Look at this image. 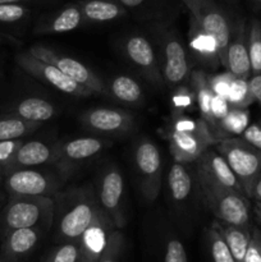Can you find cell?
I'll return each mask as SVG.
<instances>
[{"label": "cell", "instance_id": "1", "mask_svg": "<svg viewBox=\"0 0 261 262\" xmlns=\"http://www.w3.org/2000/svg\"><path fill=\"white\" fill-rule=\"evenodd\" d=\"M54 202L56 237L61 242L79 241L100 209L96 192L90 184L59 191L54 196Z\"/></svg>", "mask_w": 261, "mask_h": 262}, {"label": "cell", "instance_id": "2", "mask_svg": "<svg viewBox=\"0 0 261 262\" xmlns=\"http://www.w3.org/2000/svg\"><path fill=\"white\" fill-rule=\"evenodd\" d=\"M54 197L10 196L0 219L2 235L20 228L49 229L54 223Z\"/></svg>", "mask_w": 261, "mask_h": 262}, {"label": "cell", "instance_id": "3", "mask_svg": "<svg viewBox=\"0 0 261 262\" xmlns=\"http://www.w3.org/2000/svg\"><path fill=\"white\" fill-rule=\"evenodd\" d=\"M215 150L225 159L245 194L251 199L252 187L261 170V151L237 137L222 138L215 143Z\"/></svg>", "mask_w": 261, "mask_h": 262}, {"label": "cell", "instance_id": "4", "mask_svg": "<svg viewBox=\"0 0 261 262\" xmlns=\"http://www.w3.org/2000/svg\"><path fill=\"white\" fill-rule=\"evenodd\" d=\"M182 2L191 13V18H193L206 32L214 37L217 46L220 64L225 67L227 50L233 26L227 13L214 0H182Z\"/></svg>", "mask_w": 261, "mask_h": 262}, {"label": "cell", "instance_id": "5", "mask_svg": "<svg viewBox=\"0 0 261 262\" xmlns=\"http://www.w3.org/2000/svg\"><path fill=\"white\" fill-rule=\"evenodd\" d=\"M200 188L207 209L216 220L237 227H251L250 202L245 193L217 187L200 186Z\"/></svg>", "mask_w": 261, "mask_h": 262}, {"label": "cell", "instance_id": "6", "mask_svg": "<svg viewBox=\"0 0 261 262\" xmlns=\"http://www.w3.org/2000/svg\"><path fill=\"white\" fill-rule=\"evenodd\" d=\"M5 189L10 196L54 197L64 184L67 177H59L35 168L17 169L4 173Z\"/></svg>", "mask_w": 261, "mask_h": 262}, {"label": "cell", "instance_id": "7", "mask_svg": "<svg viewBox=\"0 0 261 262\" xmlns=\"http://www.w3.org/2000/svg\"><path fill=\"white\" fill-rule=\"evenodd\" d=\"M95 192L102 211L118 229L124 228V179L122 171L113 164L105 166L100 171Z\"/></svg>", "mask_w": 261, "mask_h": 262}, {"label": "cell", "instance_id": "8", "mask_svg": "<svg viewBox=\"0 0 261 262\" xmlns=\"http://www.w3.org/2000/svg\"><path fill=\"white\" fill-rule=\"evenodd\" d=\"M135 166L143 196L154 202L160 192L163 163L158 146L148 138H140L136 143Z\"/></svg>", "mask_w": 261, "mask_h": 262}, {"label": "cell", "instance_id": "9", "mask_svg": "<svg viewBox=\"0 0 261 262\" xmlns=\"http://www.w3.org/2000/svg\"><path fill=\"white\" fill-rule=\"evenodd\" d=\"M15 61L28 74L37 78L38 81L54 87L58 91L63 92V94L72 95V96L77 97H87L92 95L90 90L84 89L83 86H81L77 82H74L73 79L69 78L60 69L56 68L55 66L36 58V56H33L28 51L27 53L18 54Z\"/></svg>", "mask_w": 261, "mask_h": 262}, {"label": "cell", "instance_id": "10", "mask_svg": "<svg viewBox=\"0 0 261 262\" xmlns=\"http://www.w3.org/2000/svg\"><path fill=\"white\" fill-rule=\"evenodd\" d=\"M28 53H31L36 58L41 59V60L55 66L66 76L83 86L84 89L90 90L92 94H105L106 92V86L102 83L101 79L89 67H86L79 60H76L71 56L61 55V54L55 53L54 50L42 45L32 46L31 49H28Z\"/></svg>", "mask_w": 261, "mask_h": 262}, {"label": "cell", "instance_id": "11", "mask_svg": "<svg viewBox=\"0 0 261 262\" xmlns=\"http://www.w3.org/2000/svg\"><path fill=\"white\" fill-rule=\"evenodd\" d=\"M194 163L199 186L217 187L245 193L237 177L216 150L207 148Z\"/></svg>", "mask_w": 261, "mask_h": 262}, {"label": "cell", "instance_id": "12", "mask_svg": "<svg viewBox=\"0 0 261 262\" xmlns=\"http://www.w3.org/2000/svg\"><path fill=\"white\" fill-rule=\"evenodd\" d=\"M170 154L177 163H194L207 148L217 142L206 122L196 130H170Z\"/></svg>", "mask_w": 261, "mask_h": 262}, {"label": "cell", "instance_id": "13", "mask_svg": "<svg viewBox=\"0 0 261 262\" xmlns=\"http://www.w3.org/2000/svg\"><path fill=\"white\" fill-rule=\"evenodd\" d=\"M163 79L169 87H176L191 77V63L184 45L176 32L166 31L161 37Z\"/></svg>", "mask_w": 261, "mask_h": 262}, {"label": "cell", "instance_id": "14", "mask_svg": "<svg viewBox=\"0 0 261 262\" xmlns=\"http://www.w3.org/2000/svg\"><path fill=\"white\" fill-rule=\"evenodd\" d=\"M79 122L90 132L97 135L122 136L130 132L135 117L130 113L114 107H94L79 117Z\"/></svg>", "mask_w": 261, "mask_h": 262}, {"label": "cell", "instance_id": "15", "mask_svg": "<svg viewBox=\"0 0 261 262\" xmlns=\"http://www.w3.org/2000/svg\"><path fill=\"white\" fill-rule=\"evenodd\" d=\"M106 147V141L99 137H79L63 143H56L55 163L64 176L81 163L95 158Z\"/></svg>", "mask_w": 261, "mask_h": 262}, {"label": "cell", "instance_id": "16", "mask_svg": "<svg viewBox=\"0 0 261 262\" xmlns=\"http://www.w3.org/2000/svg\"><path fill=\"white\" fill-rule=\"evenodd\" d=\"M118 229L109 216L101 210L95 215L94 220L79 238L82 262H97L109 243L110 235Z\"/></svg>", "mask_w": 261, "mask_h": 262}, {"label": "cell", "instance_id": "17", "mask_svg": "<svg viewBox=\"0 0 261 262\" xmlns=\"http://www.w3.org/2000/svg\"><path fill=\"white\" fill-rule=\"evenodd\" d=\"M124 53L133 67L154 84L164 83L153 45L143 36H130L124 42Z\"/></svg>", "mask_w": 261, "mask_h": 262}, {"label": "cell", "instance_id": "18", "mask_svg": "<svg viewBox=\"0 0 261 262\" xmlns=\"http://www.w3.org/2000/svg\"><path fill=\"white\" fill-rule=\"evenodd\" d=\"M224 68L238 78L248 79L252 76L248 55L247 27L243 20H238L232 26Z\"/></svg>", "mask_w": 261, "mask_h": 262}, {"label": "cell", "instance_id": "19", "mask_svg": "<svg viewBox=\"0 0 261 262\" xmlns=\"http://www.w3.org/2000/svg\"><path fill=\"white\" fill-rule=\"evenodd\" d=\"M45 229L40 227L20 228L3 237L2 256L5 262H23L35 251Z\"/></svg>", "mask_w": 261, "mask_h": 262}, {"label": "cell", "instance_id": "20", "mask_svg": "<svg viewBox=\"0 0 261 262\" xmlns=\"http://www.w3.org/2000/svg\"><path fill=\"white\" fill-rule=\"evenodd\" d=\"M56 158V145H49L42 141H28L19 146L13 158L5 166L3 174L17 169L36 168V166L54 164Z\"/></svg>", "mask_w": 261, "mask_h": 262}, {"label": "cell", "instance_id": "21", "mask_svg": "<svg viewBox=\"0 0 261 262\" xmlns=\"http://www.w3.org/2000/svg\"><path fill=\"white\" fill-rule=\"evenodd\" d=\"M188 45L193 58L197 59L200 63L211 68L222 66L214 37L206 32L193 18L189 20Z\"/></svg>", "mask_w": 261, "mask_h": 262}, {"label": "cell", "instance_id": "22", "mask_svg": "<svg viewBox=\"0 0 261 262\" xmlns=\"http://www.w3.org/2000/svg\"><path fill=\"white\" fill-rule=\"evenodd\" d=\"M84 23L79 4H72L41 20L35 28L37 35H56L77 30Z\"/></svg>", "mask_w": 261, "mask_h": 262}, {"label": "cell", "instance_id": "23", "mask_svg": "<svg viewBox=\"0 0 261 262\" xmlns=\"http://www.w3.org/2000/svg\"><path fill=\"white\" fill-rule=\"evenodd\" d=\"M191 84L192 91L194 94V100L199 106L200 114L202 119L209 125L210 130L215 136L217 141L220 140L219 124L215 120L212 115V99H214V92L209 83V76L202 71H193L191 73Z\"/></svg>", "mask_w": 261, "mask_h": 262}, {"label": "cell", "instance_id": "24", "mask_svg": "<svg viewBox=\"0 0 261 262\" xmlns=\"http://www.w3.org/2000/svg\"><path fill=\"white\" fill-rule=\"evenodd\" d=\"M56 113L58 109L42 97H25L10 107L9 114L42 124L55 117Z\"/></svg>", "mask_w": 261, "mask_h": 262}, {"label": "cell", "instance_id": "25", "mask_svg": "<svg viewBox=\"0 0 261 262\" xmlns=\"http://www.w3.org/2000/svg\"><path fill=\"white\" fill-rule=\"evenodd\" d=\"M211 225H214L219 230L220 234L223 235L234 260L237 262H245L246 252H247L251 234H252V228L225 224V223L219 222V220L212 222Z\"/></svg>", "mask_w": 261, "mask_h": 262}, {"label": "cell", "instance_id": "26", "mask_svg": "<svg viewBox=\"0 0 261 262\" xmlns=\"http://www.w3.org/2000/svg\"><path fill=\"white\" fill-rule=\"evenodd\" d=\"M84 23L112 22L125 14V8L112 0H86L79 3Z\"/></svg>", "mask_w": 261, "mask_h": 262}, {"label": "cell", "instance_id": "27", "mask_svg": "<svg viewBox=\"0 0 261 262\" xmlns=\"http://www.w3.org/2000/svg\"><path fill=\"white\" fill-rule=\"evenodd\" d=\"M106 91L117 101L127 105H140L145 100L141 84L129 76H117L110 81Z\"/></svg>", "mask_w": 261, "mask_h": 262}, {"label": "cell", "instance_id": "28", "mask_svg": "<svg viewBox=\"0 0 261 262\" xmlns=\"http://www.w3.org/2000/svg\"><path fill=\"white\" fill-rule=\"evenodd\" d=\"M168 186L170 196L176 202H183L192 192L193 179L186 168V164L174 163L168 174Z\"/></svg>", "mask_w": 261, "mask_h": 262}, {"label": "cell", "instance_id": "29", "mask_svg": "<svg viewBox=\"0 0 261 262\" xmlns=\"http://www.w3.org/2000/svg\"><path fill=\"white\" fill-rule=\"evenodd\" d=\"M40 127L41 123L30 122L17 115L8 114L0 118V141L20 140Z\"/></svg>", "mask_w": 261, "mask_h": 262}, {"label": "cell", "instance_id": "30", "mask_svg": "<svg viewBox=\"0 0 261 262\" xmlns=\"http://www.w3.org/2000/svg\"><path fill=\"white\" fill-rule=\"evenodd\" d=\"M248 120L250 112L247 107H230L228 114L219 123L220 140L230 135H242L243 130L248 127Z\"/></svg>", "mask_w": 261, "mask_h": 262}, {"label": "cell", "instance_id": "31", "mask_svg": "<svg viewBox=\"0 0 261 262\" xmlns=\"http://www.w3.org/2000/svg\"><path fill=\"white\" fill-rule=\"evenodd\" d=\"M247 45L250 55L251 72L261 74V22L252 19L247 28Z\"/></svg>", "mask_w": 261, "mask_h": 262}, {"label": "cell", "instance_id": "32", "mask_svg": "<svg viewBox=\"0 0 261 262\" xmlns=\"http://www.w3.org/2000/svg\"><path fill=\"white\" fill-rule=\"evenodd\" d=\"M206 239L212 262H237L233 257L230 250L228 248L223 235L220 234L219 230L214 225H210L207 228Z\"/></svg>", "mask_w": 261, "mask_h": 262}, {"label": "cell", "instance_id": "33", "mask_svg": "<svg viewBox=\"0 0 261 262\" xmlns=\"http://www.w3.org/2000/svg\"><path fill=\"white\" fill-rule=\"evenodd\" d=\"M45 262H82L79 241L61 242L49 253Z\"/></svg>", "mask_w": 261, "mask_h": 262}, {"label": "cell", "instance_id": "34", "mask_svg": "<svg viewBox=\"0 0 261 262\" xmlns=\"http://www.w3.org/2000/svg\"><path fill=\"white\" fill-rule=\"evenodd\" d=\"M228 102L233 107H248L253 102L252 94H251L248 79L234 77L230 86Z\"/></svg>", "mask_w": 261, "mask_h": 262}, {"label": "cell", "instance_id": "35", "mask_svg": "<svg viewBox=\"0 0 261 262\" xmlns=\"http://www.w3.org/2000/svg\"><path fill=\"white\" fill-rule=\"evenodd\" d=\"M123 243L124 241H123V234L120 233V229H115L110 235L109 243L97 262H120Z\"/></svg>", "mask_w": 261, "mask_h": 262}, {"label": "cell", "instance_id": "36", "mask_svg": "<svg viewBox=\"0 0 261 262\" xmlns=\"http://www.w3.org/2000/svg\"><path fill=\"white\" fill-rule=\"evenodd\" d=\"M30 14V9L20 3L18 4H0V23L12 25L20 22Z\"/></svg>", "mask_w": 261, "mask_h": 262}, {"label": "cell", "instance_id": "37", "mask_svg": "<svg viewBox=\"0 0 261 262\" xmlns=\"http://www.w3.org/2000/svg\"><path fill=\"white\" fill-rule=\"evenodd\" d=\"M163 262H188L184 245L177 237L170 235L166 239Z\"/></svg>", "mask_w": 261, "mask_h": 262}, {"label": "cell", "instance_id": "38", "mask_svg": "<svg viewBox=\"0 0 261 262\" xmlns=\"http://www.w3.org/2000/svg\"><path fill=\"white\" fill-rule=\"evenodd\" d=\"M233 78H234V76H233L232 73H229V72L223 74H216V76L212 77L209 76V83L210 86H211L214 95L228 99Z\"/></svg>", "mask_w": 261, "mask_h": 262}, {"label": "cell", "instance_id": "39", "mask_svg": "<svg viewBox=\"0 0 261 262\" xmlns=\"http://www.w3.org/2000/svg\"><path fill=\"white\" fill-rule=\"evenodd\" d=\"M245 262H261V230L258 228H252Z\"/></svg>", "mask_w": 261, "mask_h": 262}, {"label": "cell", "instance_id": "40", "mask_svg": "<svg viewBox=\"0 0 261 262\" xmlns=\"http://www.w3.org/2000/svg\"><path fill=\"white\" fill-rule=\"evenodd\" d=\"M22 140H13V141H0V169L4 170L5 166L13 158L15 151L22 145Z\"/></svg>", "mask_w": 261, "mask_h": 262}, {"label": "cell", "instance_id": "41", "mask_svg": "<svg viewBox=\"0 0 261 262\" xmlns=\"http://www.w3.org/2000/svg\"><path fill=\"white\" fill-rule=\"evenodd\" d=\"M194 100L193 91L188 90L187 87H179L173 95V106L176 110H184L188 109Z\"/></svg>", "mask_w": 261, "mask_h": 262}, {"label": "cell", "instance_id": "42", "mask_svg": "<svg viewBox=\"0 0 261 262\" xmlns=\"http://www.w3.org/2000/svg\"><path fill=\"white\" fill-rule=\"evenodd\" d=\"M242 138L250 145L261 151V125L258 123L250 124L242 133Z\"/></svg>", "mask_w": 261, "mask_h": 262}, {"label": "cell", "instance_id": "43", "mask_svg": "<svg viewBox=\"0 0 261 262\" xmlns=\"http://www.w3.org/2000/svg\"><path fill=\"white\" fill-rule=\"evenodd\" d=\"M230 107H232V106H230L227 99L214 95L211 109H212V115H214V118H215V120H216L217 124H219L220 120H222L223 118H224L225 115L228 114V112H229ZM219 132H220V130H219Z\"/></svg>", "mask_w": 261, "mask_h": 262}, {"label": "cell", "instance_id": "44", "mask_svg": "<svg viewBox=\"0 0 261 262\" xmlns=\"http://www.w3.org/2000/svg\"><path fill=\"white\" fill-rule=\"evenodd\" d=\"M248 86H250L253 101L261 105V74H252L248 78Z\"/></svg>", "mask_w": 261, "mask_h": 262}, {"label": "cell", "instance_id": "45", "mask_svg": "<svg viewBox=\"0 0 261 262\" xmlns=\"http://www.w3.org/2000/svg\"><path fill=\"white\" fill-rule=\"evenodd\" d=\"M251 199L255 200L256 202H261V170L258 173L257 178H256L255 184L252 187V193H251Z\"/></svg>", "mask_w": 261, "mask_h": 262}, {"label": "cell", "instance_id": "46", "mask_svg": "<svg viewBox=\"0 0 261 262\" xmlns=\"http://www.w3.org/2000/svg\"><path fill=\"white\" fill-rule=\"evenodd\" d=\"M124 8H136L140 7L145 0H118Z\"/></svg>", "mask_w": 261, "mask_h": 262}, {"label": "cell", "instance_id": "47", "mask_svg": "<svg viewBox=\"0 0 261 262\" xmlns=\"http://www.w3.org/2000/svg\"><path fill=\"white\" fill-rule=\"evenodd\" d=\"M255 214H256V219H257L258 224L261 225V202H256Z\"/></svg>", "mask_w": 261, "mask_h": 262}, {"label": "cell", "instance_id": "48", "mask_svg": "<svg viewBox=\"0 0 261 262\" xmlns=\"http://www.w3.org/2000/svg\"><path fill=\"white\" fill-rule=\"evenodd\" d=\"M22 2H26V0H0V4H18Z\"/></svg>", "mask_w": 261, "mask_h": 262}, {"label": "cell", "instance_id": "49", "mask_svg": "<svg viewBox=\"0 0 261 262\" xmlns=\"http://www.w3.org/2000/svg\"><path fill=\"white\" fill-rule=\"evenodd\" d=\"M2 176H3V171H0V184H2Z\"/></svg>", "mask_w": 261, "mask_h": 262}, {"label": "cell", "instance_id": "50", "mask_svg": "<svg viewBox=\"0 0 261 262\" xmlns=\"http://www.w3.org/2000/svg\"><path fill=\"white\" fill-rule=\"evenodd\" d=\"M0 262H5L4 258H3V256H0Z\"/></svg>", "mask_w": 261, "mask_h": 262}, {"label": "cell", "instance_id": "51", "mask_svg": "<svg viewBox=\"0 0 261 262\" xmlns=\"http://www.w3.org/2000/svg\"><path fill=\"white\" fill-rule=\"evenodd\" d=\"M256 3H257V4H260L261 5V0H255Z\"/></svg>", "mask_w": 261, "mask_h": 262}, {"label": "cell", "instance_id": "52", "mask_svg": "<svg viewBox=\"0 0 261 262\" xmlns=\"http://www.w3.org/2000/svg\"><path fill=\"white\" fill-rule=\"evenodd\" d=\"M258 124H260V125H261V119H260V122H258Z\"/></svg>", "mask_w": 261, "mask_h": 262}, {"label": "cell", "instance_id": "53", "mask_svg": "<svg viewBox=\"0 0 261 262\" xmlns=\"http://www.w3.org/2000/svg\"><path fill=\"white\" fill-rule=\"evenodd\" d=\"M0 171H3V170H2V169H0Z\"/></svg>", "mask_w": 261, "mask_h": 262}]
</instances>
